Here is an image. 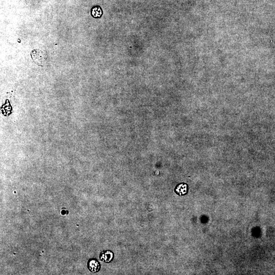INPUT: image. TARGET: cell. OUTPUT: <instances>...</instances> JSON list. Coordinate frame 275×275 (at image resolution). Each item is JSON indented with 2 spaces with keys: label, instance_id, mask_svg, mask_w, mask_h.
<instances>
[{
  "label": "cell",
  "instance_id": "obj_4",
  "mask_svg": "<svg viewBox=\"0 0 275 275\" xmlns=\"http://www.w3.org/2000/svg\"><path fill=\"white\" fill-rule=\"evenodd\" d=\"M187 191V185L185 183H181L180 185H177L175 189V192L180 196L186 194Z\"/></svg>",
  "mask_w": 275,
  "mask_h": 275
},
{
  "label": "cell",
  "instance_id": "obj_2",
  "mask_svg": "<svg viewBox=\"0 0 275 275\" xmlns=\"http://www.w3.org/2000/svg\"><path fill=\"white\" fill-rule=\"evenodd\" d=\"M88 270L92 272H97L100 270L101 266L100 262L95 258H91L87 262Z\"/></svg>",
  "mask_w": 275,
  "mask_h": 275
},
{
  "label": "cell",
  "instance_id": "obj_5",
  "mask_svg": "<svg viewBox=\"0 0 275 275\" xmlns=\"http://www.w3.org/2000/svg\"><path fill=\"white\" fill-rule=\"evenodd\" d=\"M91 14L94 18H100L102 15L101 8L99 6L94 7L92 9Z\"/></svg>",
  "mask_w": 275,
  "mask_h": 275
},
{
  "label": "cell",
  "instance_id": "obj_3",
  "mask_svg": "<svg viewBox=\"0 0 275 275\" xmlns=\"http://www.w3.org/2000/svg\"><path fill=\"white\" fill-rule=\"evenodd\" d=\"M100 260L106 263L112 262L114 259L113 252L110 250H105L101 252L100 255Z\"/></svg>",
  "mask_w": 275,
  "mask_h": 275
},
{
  "label": "cell",
  "instance_id": "obj_1",
  "mask_svg": "<svg viewBox=\"0 0 275 275\" xmlns=\"http://www.w3.org/2000/svg\"><path fill=\"white\" fill-rule=\"evenodd\" d=\"M31 56L35 63L40 66H44L47 59V56L46 53L38 49L31 51Z\"/></svg>",
  "mask_w": 275,
  "mask_h": 275
}]
</instances>
